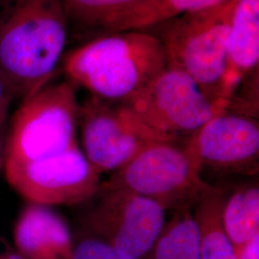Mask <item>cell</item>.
<instances>
[{
	"instance_id": "obj_1",
	"label": "cell",
	"mask_w": 259,
	"mask_h": 259,
	"mask_svg": "<svg viewBox=\"0 0 259 259\" xmlns=\"http://www.w3.org/2000/svg\"><path fill=\"white\" fill-rule=\"evenodd\" d=\"M69 19L62 0H0V73L24 99L63 63Z\"/></svg>"
},
{
	"instance_id": "obj_2",
	"label": "cell",
	"mask_w": 259,
	"mask_h": 259,
	"mask_svg": "<svg viewBox=\"0 0 259 259\" xmlns=\"http://www.w3.org/2000/svg\"><path fill=\"white\" fill-rule=\"evenodd\" d=\"M68 81L110 104H128L168 65L166 50L147 30L104 33L64 57Z\"/></svg>"
},
{
	"instance_id": "obj_3",
	"label": "cell",
	"mask_w": 259,
	"mask_h": 259,
	"mask_svg": "<svg viewBox=\"0 0 259 259\" xmlns=\"http://www.w3.org/2000/svg\"><path fill=\"white\" fill-rule=\"evenodd\" d=\"M235 0L146 29L166 50L168 67L191 77L211 100L229 107L228 36Z\"/></svg>"
},
{
	"instance_id": "obj_4",
	"label": "cell",
	"mask_w": 259,
	"mask_h": 259,
	"mask_svg": "<svg viewBox=\"0 0 259 259\" xmlns=\"http://www.w3.org/2000/svg\"><path fill=\"white\" fill-rule=\"evenodd\" d=\"M202 169L185 142H155L112 172L102 186L126 189L166 210L192 209L216 188L202 179Z\"/></svg>"
},
{
	"instance_id": "obj_5",
	"label": "cell",
	"mask_w": 259,
	"mask_h": 259,
	"mask_svg": "<svg viewBox=\"0 0 259 259\" xmlns=\"http://www.w3.org/2000/svg\"><path fill=\"white\" fill-rule=\"evenodd\" d=\"M79 110L70 81L49 83L22 99L6 134L5 160H38L78 144Z\"/></svg>"
},
{
	"instance_id": "obj_6",
	"label": "cell",
	"mask_w": 259,
	"mask_h": 259,
	"mask_svg": "<svg viewBox=\"0 0 259 259\" xmlns=\"http://www.w3.org/2000/svg\"><path fill=\"white\" fill-rule=\"evenodd\" d=\"M82 217L87 235L104 241L124 255L142 259L165 226L166 209L157 202L121 188L101 186Z\"/></svg>"
},
{
	"instance_id": "obj_7",
	"label": "cell",
	"mask_w": 259,
	"mask_h": 259,
	"mask_svg": "<svg viewBox=\"0 0 259 259\" xmlns=\"http://www.w3.org/2000/svg\"><path fill=\"white\" fill-rule=\"evenodd\" d=\"M9 185L29 203L47 206L91 201L102 186L101 174L78 144L38 160H5Z\"/></svg>"
},
{
	"instance_id": "obj_8",
	"label": "cell",
	"mask_w": 259,
	"mask_h": 259,
	"mask_svg": "<svg viewBox=\"0 0 259 259\" xmlns=\"http://www.w3.org/2000/svg\"><path fill=\"white\" fill-rule=\"evenodd\" d=\"M83 154L100 173L114 172L155 142L181 141L152 129L124 104L92 96L80 105Z\"/></svg>"
},
{
	"instance_id": "obj_9",
	"label": "cell",
	"mask_w": 259,
	"mask_h": 259,
	"mask_svg": "<svg viewBox=\"0 0 259 259\" xmlns=\"http://www.w3.org/2000/svg\"><path fill=\"white\" fill-rule=\"evenodd\" d=\"M149 127L177 140L189 138L228 106L211 100L194 80L168 67L128 104Z\"/></svg>"
},
{
	"instance_id": "obj_10",
	"label": "cell",
	"mask_w": 259,
	"mask_h": 259,
	"mask_svg": "<svg viewBox=\"0 0 259 259\" xmlns=\"http://www.w3.org/2000/svg\"><path fill=\"white\" fill-rule=\"evenodd\" d=\"M202 168L254 173L258 169L259 125L253 116L222 111L185 141Z\"/></svg>"
},
{
	"instance_id": "obj_11",
	"label": "cell",
	"mask_w": 259,
	"mask_h": 259,
	"mask_svg": "<svg viewBox=\"0 0 259 259\" xmlns=\"http://www.w3.org/2000/svg\"><path fill=\"white\" fill-rule=\"evenodd\" d=\"M258 66L259 0H235L228 36L231 100L241 89L244 105L258 104Z\"/></svg>"
},
{
	"instance_id": "obj_12",
	"label": "cell",
	"mask_w": 259,
	"mask_h": 259,
	"mask_svg": "<svg viewBox=\"0 0 259 259\" xmlns=\"http://www.w3.org/2000/svg\"><path fill=\"white\" fill-rule=\"evenodd\" d=\"M14 239L25 259H71L74 246L63 217L50 206L32 203L19 214Z\"/></svg>"
},
{
	"instance_id": "obj_13",
	"label": "cell",
	"mask_w": 259,
	"mask_h": 259,
	"mask_svg": "<svg viewBox=\"0 0 259 259\" xmlns=\"http://www.w3.org/2000/svg\"><path fill=\"white\" fill-rule=\"evenodd\" d=\"M230 1L232 0H141L115 19L104 33L146 30L168 19L211 9Z\"/></svg>"
},
{
	"instance_id": "obj_14",
	"label": "cell",
	"mask_w": 259,
	"mask_h": 259,
	"mask_svg": "<svg viewBox=\"0 0 259 259\" xmlns=\"http://www.w3.org/2000/svg\"><path fill=\"white\" fill-rule=\"evenodd\" d=\"M224 192L215 188L195 205L201 259H237L234 246L222 222Z\"/></svg>"
},
{
	"instance_id": "obj_15",
	"label": "cell",
	"mask_w": 259,
	"mask_h": 259,
	"mask_svg": "<svg viewBox=\"0 0 259 259\" xmlns=\"http://www.w3.org/2000/svg\"><path fill=\"white\" fill-rule=\"evenodd\" d=\"M222 222L235 251L259 235V186L249 183L223 199Z\"/></svg>"
},
{
	"instance_id": "obj_16",
	"label": "cell",
	"mask_w": 259,
	"mask_h": 259,
	"mask_svg": "<svg viewBox=\"0 0 259 259\" xmlns=\"http://www.w3.org/2000/svg\"><path fill=\"white\" fill-rule=\"evenodd\" d=\"M142 259H201L199 232L192 209L176 210Z\"/></svg>"
},
{
	"instance_id": "obj_17",
	"label": "cell",
	"mask_w": 259,
	"mask_h": 259,
	"mask_svg": "<svg viewBox=\"0 0 259 259\" xmlns=\"http://www.w3.org/2000/svg\"><path fill=\"white\" fill-rule=\"evenodd\" d=\"M68 19L102 34L123 13L141 0H62Z\"/></svg>"
},
{
	"instance_id": "obj_18",
	"label": "cell",
	"mask_w": 259,
	"mask_h": 259,
	"mask_svg": "<svg viewBox=\"0 0 259 259\" xmlns=\"http://www.w3.org/2000/svg\"><path fill=\"white\" fill-rule=\"evenodd\" d=\"M71 259H133L104 241L87 235L73 246Z\"/></svg>"
},
{
	"instance_id": "obj_19",
	"label": "cell",
	"mask_w": 259,
	"mask_h": 259,
	"mask_svg": "<svg viewBox=\"0 0 259 259\" xmlns=\"http://www.w3.org/2000/svg\"><path fill=\"white\" fill-rule=\"evenodd\" d=\"M16 98L18 97L14 88L0 73V117L7 116L10 106Z\"/></svg>"
},
{
	"instance_id": "obj_20",
	"label": "cell",
	"mask_w": 259,
	"mask_h": 259,
	"mask_svg": "<svg viewBox=\"0 0 259 259\" xmlns=\"http://www.w3.org/2000/svg\"><path fill=\"white\" fill-rule=\"evenodd\" d=\"M0 259H25L0 235Z\"/></svg>"
},
{
	"instance_id": "obj_21",
	"label": "cell",
	"mask_w": 259,
	"mask_h": 259,
	"mask_svg": "<svg viewBox=\"0 0 259 259\" xmlns=\"http://www.w3.org/2000/svg\"><path fill=\"white\" fill-rule=\"evenodd\" d=\"M6 121L0 124V173L2 170H4L5 165V150H6Z\"/></svg>"
},
{
	"instance_id": "obj_22",
	"label": "cell",
	"mask_w": 259,
	"mask_h": 259,
	"mask_svg": "<svg viewBox=\"0 0 259 259\" xmlns=\"http://www.w3.org/2000/svg\"><path fill=\"white\" fill-rule=\"evenodd\" d=\"M6 120H7V116H4V117H0V124H1V123H3V122H5Z\"/></svg>"
},
{
	"instance_id": "obj_23",
	"label": "cell",
	"mask_w": 259,
	"mask_h": 259,
	"mask_svg": "<svg viewBox=\"0 0 259 259\" xmlns=\"http://www.w3.org/2000/svg\"><path fill=\"white\" fill-rule=\"evenodd\" d=\"M53 259H62V258H53Z\"/></svg>"
}]
</instances>
